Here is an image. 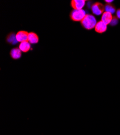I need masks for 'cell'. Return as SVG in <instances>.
<instances>
[{
	"label": "cell",
	"mask_w": 120,
	"mask_h": 135,
	"mask_svg": "<svg viewBox=\"0 0 120 135\" xmlns=\"http://www.w3.org/2000/svg\"><path fill=\"white\" fill-rule=\"evenodd\" d=\"M31 45L28 41H24L20 43L19 46V49L23 52H27L30 50Z\"/></svg>",
	"instance_id": "ba28073f"
},
{
	"label": "cell",
	"mask_w": 120,
	"mask_h": 135,
	"mask_svg": "<svg viewBox=\"0 0 120 135\" xmlns=\"http://www.w3.org/2000/svg\"><path fill=\"white\" fill-rule=\"evenodd\" d=\"M86 4L85 0H73L71 1V7L74 10H81Z\"/></svg>",
	"instance_id": "277c9868"
},
{
	"label": "cell",
	"mask_w": 120,
	"mask_h": 135,
	"mask_svg": "<svg viewBox=\"0 0 120 135\" xmlns=\"http://www.w3.org/2000/svg\"><path fill=\"white\" fill-rule=\"evenodd\" d=\"M28 41L30 44H36L39 41V37L36 33L31 32L29 33Z\"/></svg>",
	"instance_id": "30bf717a"
},
{
	"label": "cell",
	"mask_w": 120,
	"mask_h": 135,
	"mask_svg": "<svg viewBox=\"0 0 120 135\" xmlns=\"http://www.w3.org/2000/svg\"><path fill=\"white\" fill-rule=\"evenodd\" d=\"M105 2H106L107 3H111L112 2H113V1H108V0H106Z\"/></svg>",
	"instance_id": "9a60e30c"
},
{
	"label": "cell",
	"mask_w": 120,
	"mask_h": 135,
	"mask_svg": "<svg viewBox=\"0 0 120 135\" xmlns=\"http://www.w3.org/2000/svg\"><path fill=\"white\" fill-rule=\"evenodd\" d=\"M10 56L13 59L17 60L22 56V51L19 48H14L10 51Z\"/></svg>",
	"instance_id": "9c48e42d"
},
{
	"label": "cell",
	"mask_w": 120,
	"mask_h": 135,
	"mask_svg": "<svg viewBox=\"0 0 120 135\" xmlns=\"http://www.w3.org/2000/svg\"><path fill=\"white\" fill-rule=\"evenodd\" d=\"M97 23L95 17L91 14L86 15L83 20L81 22L82 26L87 30H91L95 27Z\"/></svg>",
	"instance_id": "6da1fadb"
},
{
	"label": "cell",
	"mask_w": 120,
	"mask_h": 135,
	"mask_svg": "<svg viewBox=\"0 0 120 135\" xmlns=\"http://www.w3.org/2000/svg\"><path fill=\"white\" fill-rule=\"evenodd\" d=\"M113 16L112 15V14L107 12H105L102 14V16L101 17V21L103 22H104L106 25H108L111 23V22L113 20Z\"/></svg>",
	"instance_id": "52a82bcc"
},
{
	"label": "cell",
	"mask_w": 120,
	"mask_h": 135,
	"mask_svg": "<svg viewBox=\"0 0 120 135\" xmlns=\"http://www.w3.org/2000/svg\"><path fill=\"white\" fill-rule=\"evenodd\" d=\"M29 33L25 31H19L16 35V40L18 42H22L28 41Z\"/></svg>",
	"instance_id": "5b68a950"
},
{
	"label": "cell",
	"mask_w": 120,
	"mask_h": 135,
	"mask_svg": "<svg viewBox=\"0 0 120 135\" xmlns=\"http://www.w3.org/2000/svg\"><path fill=\"white\" fill-rule=\"evenodd\" d=\"M116 16L118 18L120 19V9H118L116 12Z\"/></svg>",
	"instance_id": "5bb4252c"
},
{
	"label": "cell",
	"mask_w": 120,
	"mask_h": 135,
	"mask_svg": "<svg viewBox=\"0 0 120 135\" xmlns=\"http://www.w3.org/2000/svg\"><path fill=\"white\" fill-rule=\"evenodd\" d=\"M105 10H106V12L111 13V14H114L116 11V8L113 4L109 3L107 4L105 6Z\"/></svg>",
	"instance_id": "7c38bea8"
},
{
	"label": "cell",
	"mask_w": 120,
	"mask_h": 135,
	"mask_svg": "<svg viewBox=\"0 0 120 135\" xmlns=\"http://www.w3.org/2000/svg\"><path fill=\"white\" fill-rule=\"evenodd\" d=\"M91 9L94 15H100L104 13L105 6L101 3L96 2L92 6Z\"/></svg>",
	"instance_id": "3957f363"
},
{
	"label": "cell",
	"mask_w": 120,
	"mask_h": 135,
	"mask_svg": "<svg viewBox=\"0 0 120 135\" xmlns=\"http://www.w3.org/2000/svg\"><path fill=\"white\" fill-rule=\"evenodd\" d=\"M7 42L12 45H15L18 43V41L16 40V35L14 32H11L7 37Z\"/></svg>",
	"instance_id": "8fae6325"
},
{
	"label": "cell",
	"mask_w": 120,
	"mask_h": 135,
	"mask_svg": "<svg viewBox=\"0 0 120 135\" xmlns=\"http://www.w3.org/2000/svg\"><path fill=\"white\" fill-rule=\"evenodd\" d=\"M117 23H118V18H117V17H115V16H113V20H112V22H111L110 25L112 26H115Z\"/></svg>",
	"instance_id": "4fadbf2b"
},
{
	"label": "cell",
	"mask_w": 120,
	"mask_h": 135,
	"mask_svg": "<svg viewBox=\"0 0 120 135\" xmlns=\"http://www.w3.org/2000/svg\"><path fill=\"white\" fill-rule=\"evenodd\" d=\"M86 15V12L83 9L73 10L70 14L71 20L75 22H81Z\"/></svg>",
	"instance_id": "7a4b0ae2"
},
{
	"label": "cell",
	"mask_w": 120,
	"mask_h": 135,
	"mask_svg": "<svg viewBox=\"0 0 120 135\" xmlns=\"http://www.w3.org/2000/svg\"><path fill=\"white\" fill-rule=\"evenodd\" d=\"M107 25H106L102 21L97 22L95 27V31L98 33L105 32L107 29Z\"/></svg>",
	"instance_id": "8992f818"
}]
</instances>
